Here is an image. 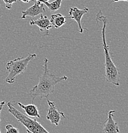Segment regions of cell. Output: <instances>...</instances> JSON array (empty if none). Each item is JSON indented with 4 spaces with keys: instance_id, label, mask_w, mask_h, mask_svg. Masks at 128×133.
Here are the masks:
<instances>
[{
    "instance_id": "1",
    "label": "cell",
    "mask_w": 128,
    "mask_h": 133,
    "mask_svg": "<svg viewBox=\"0 0 128 133\" xmlns=\"http://www.w3.org/2000/svg\"><path fill=\"white\" fill-rule=\"evenodd\" d=\"M48 62L49 60L47 58H44L43 72L40 76L39 82L30 90L29 95L32 98L33 101L37 97H40V99L47 98L53 94L56 84L68 79V77L66 76L58 77L54 74H51L48 69Z\"/></svg>"
},
{
    "instance_id": "2",
    "label": "cell",
    "mask_w": 128,
    "mask_h": 133,
    "mask_svg": "<svg viewBox=\"0 0 128 133\" xmlns=\"http://www.w3.org/2000/svg\"><path fill=\"white\" fill-rule=\"evenodd\" d=\"M96 21H101L103 24L102 30H101V38H102L103 48L104 54V69H105L106 81L107 82L119 87L120 85L119 71L111 59L109 45L107 44V42H106L105 30L107 24V17L103 16L101 10H100L98 13L96 14Z\"/></svg>"
},
{
    "instance_id": "3",
    "label": "cell",
    "mask_w": 128,
    "mask_h": 133,
    "mask_svg": "<svg viewBox=\"0 0 128 133\" xmlns=\"http://www.w3.org/2000/svg\"><path fill=\"white\" fill-rule=\"evenodd\" d=\"M36 57V54H29L26 58H17L9 61L6 65V69L9 72V74L5 79L6 83H14L17 76L22 74L27 69L29 62Z\"/></svg>"
},
{
    "instance_id": "4",
    "label": "cell",
    "mask_w": 128,
    "mask_h": 133,
    "mask_svg": "<svg viewBox=\"0 0 128 133\" xmlns=\"http://www.w3.org/2000/svg\"><path fill=\"white\" fill-rule=\"evenodd\" d=\"M7 106L9 113H10L19 122L26 127L27 133H50L35 119L31 118L19 111L16 108H15L12 102L9 101L7 103Z\"/></svg>"
},
{
    "instance_id": "5",
    "label": "cell",
    "mask_w": 128,
    "mask_h": 133,
    "mask_svg": "<svg viewBox=\"0 0 128 133\" xmlns=\"http://www.w3.org/2000/svg\"><path fill=\"white\" fill-rule=\"evenodd\" d=\"M47 101L49 105V110H48L47 115H46L47 120H49L52 124L57 126L61 122L62 118H66V116L63 112L57 109L54 102L50 101L48 99H47Z\"/></svg>"
},
{
    "instance_id": "6",
    "label": "cell",
    "mask_w": 128,
    "mask_h": 133,
    "mask_svg": "<svg viewBox=\"0 0 128 133\" xmlns=\"http://www.w3.org/2000/svg\"><path fill=\"white\" fill-rule=\"evenodd\" d=\"M34 5L30 6L26 10L22 11L21 19H26V17H35L42 15L45 12V8L44 4L36 0H32Z\"/></svg>"
},
{
    "instance_id": "7",
    "label": "cell",
    "mask_w": 128,
    "mask_h": 133,
    "mask_svg": "<svg viewBox=\"0 0 128 133\" xmlns=\"http://www.w3.org/2000/svg\"><path fill=\"white\" fill-rule=\"evenodd\" d=\"M89 12V8L85 7L84 9H79L77 7H71L70 8V12H69V16L67 17V19H73L76 21V23L78 24V30L79 33H82L84 32V30L88 31V30L85 28H83L81 24V20H82V17L85 14L88 13Z\"/></svg>"
},
{
    "instance_id": "8",
    "label": "cell",
    "mask_w": 128,
    "mask_h": 133,
    "mask_svg": "<svg viewBox=\"0 0 128 133\" xmlns=\"http://www.w3.org/2000/svg\"><path fill=\"white\" fill-rule=\"evenodd\" d=\"M115 110L108 112V118L103 123L102 133H120L117 123L114 120V113Z\"/></svg>"
},
{
    "instance_id": "9",
    "label": "cell",
    "mask_w": 128,
    "mask_h": 133,
    "mask_svg": "<svg viewBox=\"0 0 128 133\" xmlns=\"http://www.w3.org/2000/svg\"><path fill=\"white\" fill-rule=\"evenodd\" d=\"M30 24L31 26H38L40 28V30L41 31H44V35L45 36H49V31L50 28H52V26L50 23V19L48 18L47 16H41L37 20H33V19H31L30 21Z\"/></svg>"
},
{
    "instance_id": "10",
    "label": "cell",
    "mask_w": 128,
    "mask_h": 133,
    "mask_svg": "<svg viewBox=\"0 0 128 133\" xmlns=\"http://www.w3.org/2000/svg\"><path fill=\"white\" fill-rule=\"evenodd\" d=\"M17 104L22 109H24V112L26 113V115H27L29 117L40 118L39 111H38V108H37L36 105L30 104L25 106V105H23L20 102H18Z\"/></svg>"
},
{
    "instance_id": "11",
    "label": "cell",
    "mask_w": 128,
    "mask_h": 133,
    "mask_svg": "<svg viewBox=\"0 0 128 133\" xmlns=\"http://www.w3.org/2000/svg\"><path fill=\"white\" fill-rule=\"evenodd\" d=\"M67 17L64 16L61 14H52L50 17V21L51 23L52 27L57 29L63 26L66 23Z\"/></svg>"
},
{
    "instance_id": "12",
    "label": "cell",
    "mask_w": 128,
    "mask_h": 133,
    "mask_svg": "<svg viewBox=\"0 0 128 133\" xmlns=\"http://www.w3.org/2000/svg\"><path fill=\"white\" fill-rule=\"evenodd\" d=\"M62 1L63 0H55L52 3L45 2L43 4L46 5L47 7L49 8L50 12H55L56 10H58L61 8Z\"/></svg>"
},
{
    "instance_id": "13",
    "label": "cell",
    "mask_w": 128,
    "mask_h": 133,
    "mask_svg": "<svg viewBox=\"0 0 128 133\" xmlns=\"http://www.w3.org/2000/svg\"><path fill=\"white\" fill-rule=\"evenodd\" d=\"M6 133H19V131L17 128L13 127L12 125L7 124L5 127Z\"/></svg>"
},
{
    "instance_id": "14",
    "label": "cell",
    "mask_w": 128,
    "mask_h": 133,
    "mask_svg": "<svg viewBox=\"0 0 128 133\" xmlns=\"http://www.w3.org/2000/svg\"><path fill=\"white\" fill-rule=\"evenodd\" d=\"M3 1L5 3V7L7 8L8 10H10L12 8L13 3L17 2V0H3Z\"/></svg>"
},
{
    "instance_id": "15",
    "label": "cell",
    "mask_w": 128,
    "mask_h": 133,
    "mask_svg": "<svg viewBox=\"0 0 128 133\" xmlns=\"http://www.w3.org/2000/svg\"><path fill=\"white\" fill-rule=\"evenodd\" d=\"M36 1H40V2L42 3H44L45 2H49V1H50V0H36Z\"/></svg>"
},
{
    "instance_id": "16",
    "label": "cell",
    "mask_w": 128,
    "mask_h": 133,
    "mask_svg": "<svg viewBox=\"0 0 128 133\" xmlns=\"http://www.w3.org/2000/svg\"><path fill=\"white\" fill-rule=\"evenodd\" d=\"M20 1H22V2H24V3H29V2H30V1H31V0H20Z\"/></svg>"
},
{
    "instance_id": "17",
    "label": "cell",
    "mask_w": 128,
    "mask_h": 133,
    "mask_svg": "<svg viewBox=\"0 0 128 133\" xmlns=\"http://www.w3.org/2000/svg\"><path fill=\"white\" fill-rule=\"evenodd\" d=\"M128 1V0H113V3H114V2H117V1Z\"/></svg>"
},
{
    "instance_id": "18",
    "label": "cell",
    "mask_w": 128,
    "mask_h": 133,
    "mask_svg": "<svg viewBox=\"0 0 128 133\" xmlns=\"http://www.w3.org/2000/svg\"><path fill=\"white\" fill-rule=\"evenodd\" d=\"M5 101H2V102H1V101H0V107H1V105H5Z\"/></svg>"
},
{
    "instance_id": "19",
    "label": "cell",
    "mask_w": 128,
    "mask_h": 133,
    "mask_svg": "<svg viewBox=\"0 0 128 133\" xmlns=\"http://www.w3.org/2000/svg\"><path fill=\"white\" fill-rule=\"evenodd\" d=\"M4 105H1V107H0V114H1V110H2V108L3 107ZM0 123H1V119H0Z\"/></svg>"
},
{
    "instance_id": "20",
    "label": "cell",
    "mask_w": 128,
    "mask_h": 133,
    "mask_svg": "<svg viewBox=\"0 0 128 133\" xmlns=\"http://www.w3.org/2000/svg\"><path fill=\"white\" fill-rule=\"evenodd\" d=\"M0 133H1V131H0Z\"/></svg>"
}]
</instances>
